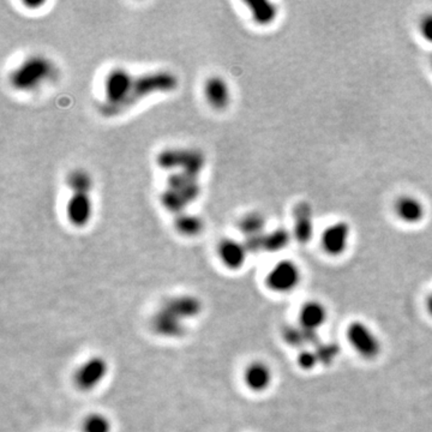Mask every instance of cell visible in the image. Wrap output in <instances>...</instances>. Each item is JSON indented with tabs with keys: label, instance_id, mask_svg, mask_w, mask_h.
Listing matches in <instances>:
<instances>
[{
	"label": "cell",
	"instance_id": "6da1fadb",
	"mask_svg": "<svg viewBox=\"0 0 432 432\" xmlns=\"http://www.w3.org/2000/svg\"><path fill=\"white\" fill-rule=\"evenodd\" d=\"M178 84H179V79L171 71H152L148 74L135 76L130 93L123 105L120 106L118 115L129 111L142 100L147 99L152 95L161 94V93L166 94V93L176 91Z\"/></svg>",
	"mask_w": 432,
	"mask_h": 432
},
{
	"label": "cell",
	"instance_id": "7a4b0ae2",
	"mask_svg": "<svg viewBox=\"0 0 432 432\" xmlns=\"http://www.w3.org/2000/svg\"><path fill=\"white\" fill-rule=\"evenodd\" d=\"M55 66L44 55H30L10 74V84L23 93L37 91L54 76Z\"/></svg>",
	"mask_w": 432,
	"mask_h": 432
},
{
	"label": "cell",
	"instance_id": "3957f363",
	"mask_svg": "<svg viewBox=\"0 0 432 432\" xmlns=\"http://www.w3.org/2000/svg\"><path fill=\"white\" fill-rule=\"evenodd\" d=\"M133 74L124 67H114L108 72L103 82V100L100 103L99 111L105 117H117L119 108L128 98Z\"/></svg>",
	"mask_w": 432,
	"mask_h": 432
},
{
	"label": "cell",
	"instance_id": "277c9868",
	"mask_svg": "<svg viewBox=\"0 0 432 432\" xmlns=\"http://www.w3.org/2000/svg\"><path fill=\"white\" fill-rule=\"evenodd\" d=\"M157 164L166 171L178 169L198 178L206 166V157L197 149L169 148L157 155Z\"/></svg>",
	"mask_w": 432,
	"mask_h": 432
},
{
	"label": "cell",
	"instance_id": "5b68a950",
	"mask_svg": "<svg viewBox=\"0 0 432 432\" xmlns=\"http://www.w3.org/2000/svg\"><path fill=\"white\" fill-rule=\"evenodd\" d=\"M108 370L110 365L103 357L94 355L86 359L72 374L74 387L81 391H94L106 379Z\"/></svg>",
	"mask_w": 432,
	"mask_h": 432
},
{
	"label": "cell",
	"instance_id": "8992f818",
	"mask_svg": "<svg viewBox=\"0 0 432 432\" xmlns=\"http://www.w3.org/2000/svg\"><path fill=\"white\" fill-rule=\"evenodd\" d=\"M347 339L352 348L367 360L377 358L382 351L379 336L364 322H352L347 328Z\"/></svg>",
	"mask_w": 432,
	"mask_h": 432
},
{
	"label": "cell",
	"instance_id": "52a82bcc",
	"mask_svg": "<svg viewBox=\"0 0 432 432\" xmlns=\"http://www.w3.org/2000/svg\"><path fill=\"white\" fill-rule=\"evenodd\" d=\"M301 281V268L289 259L280 261L268 272L266 277L267 287L276 293H289L294 291Z\"/></svg>",
	"mask_w": 432,
	"mask_h": 432
},
{
	"label": "cell",
	"instance_id": "ba28073f",
	"mask_svg": "<svg viewBox=\"0 0 432 432\" xmlns=\"http://www.w3.org/2000/svg\"><path fill=\"white\" fill-rule=\"evenodd\" d=\"M351 239V227L346 221H338L327 227L321 235V245L327 255L338 257L345 254Z\"/></svg>",
	"mask_w": 432,
	"mask_h": 432
},
{
	"label": "cell",
	"instance_id": "9c48e42d",
	"mask_svg": "<svg viewBox=\"0 0 432 432\" xmlns=\"http://www.w3.org/2000/svg\"><path fill=\"white\" fill-rule=\"evenodd\" d=\"M243 381L252 393H263L272 386V367L262 360H254L244 369Z\"/></svg>",
	"mask_w": 432,
	"mask_h": 432
},
{
	"label": "cell",
	"instance_id": "30bf717a",
	"mask_svg": "<svg viewBox=\"0 0 432 432\" xmlns=\"http://www.w3.org/2000/svg\"><path fill=\"white\" fill-rule=\"evenodd\" d=\"M93 216V202L89 194H72L66 204V218L72 226L86 227Z\"/></svg>",
	"mask_w": 432,
	"mask_h": 432
},
{
	"label": "cell",
	"instance_id": "8fae6325",
	"mask_svg": "<svg viewBox=\"0 0 432 432\" xmlns=\"http://www.w3.org/2000/svg\"><path fill=\"white\" fill-rule=\"evenodd\" d=\"M245 243L235 239H223L218 245V256L220 262L230 270H238L243 267L247 258Z\"/></svg>",
	"mask_w": 432,
	"mask_h": 432
},
{
	"label": "cell",
	"instance_id": "7c38bea8",
	"mask_svg": "<svg viewBox=\"0 0 432 432\" xmlns=\"http://www.w3.org/2000/svg\"><path fill=\"white\" fill-rule=\"evenodd\" d=\"M313 213L309 203L301 202L293 210V235L301 244L310 243L313 235Z\"/></svg>",
	"mask_w": 432,
	"mask_h": 432
},
{
	"label": "cell",
	"instance_id": "4fadbf2b",
	"mask_svg": "<svg viewBox=\"0 0 432 432\" xmlns=\"http://www.w3.org/2000/svg\"><path fill=\"white\" fill-rule=\"evenodd\" d=\"M394 211L402 223L408 225L421 223L426 214L424 203L412 195L400 196L394 203Z\"/></svg>",
	"mask_w": 432,
	"mask_h": 432
},
{
	"label": "cell",
	"instance_id": "5bb4252c",
	"mask_svg": "<svg viewBox=\"0 0 432 432\" xmlns=\"http://www.w3.org/2000/svg\"><path fill=\"white\" fill-rule=\"evenodd\" d=\"M204 96L210 107L223 111L230 106V91L226 79L220 76H211L204 84Z\"/></svg>",
	"mask_w": 432,
	"mask_h": 432
},
{
	"label": "cell",
	"instance_id": "9a60e30c",
	"mask_svg": "<svg viewBox=\"0 0 432 432\" xmlns=\"http://www.w3.org/2000/svg\"><path fill=\"white\" fill-rule=\"evenodd\" d=\"M328 313L325 305L317 301H306L299 311L301 325L308 332H315L325 325Z\"/></svg>",
	"mask_w": 432,
	"mask_h": 432
},
{
	"label": "cell",
	"instance_id": "2e32d148",
	"mask_svg": "<svg viewBox=\"0 0 432 432\" xmlns=\"http://www.w3.org/2000/svg\"><path fill=\"white\" fill-rule=\"evenodd\" d=\"M247 5L251 15L252 21L262 27L272 25L279 15V10L275 3L269 0H251L247 1Z\"/></svg>",
	"mask_w": 432,
	"mask_h": 432
},
{
	"label": "cell",
	"instance_id": "e0dca14e",
	"mask_svg": "<svg viewBox=\"0 0 432 432\" xmlns=\"http://www.w3.org/2000/svg\"><path fill=\"white\" fill-rule=\"evenodd\" d=\"M174 228L178 233L184 237H196L201 235L204 228V223L199 216L189 213H181L174 218Z\"/></svg>",
	"mask_w": 432,
	"mask_h": 432
},
{
	"label": "cell",
	"instance_id": "ac0fdd59",
	"mask_svg": "<svg viewBox=\"0 0 432 432\" xmlns=\"http://www.w3.org/2000/svg\"><path fill=\"white\" fill-rule=\"evenodd\" d=\"M239 230L247 238L263 235L266 227V218L263 215L257 211L247 213L239 220Z\"/></svg>",
	"mask_w": 432,
	"mask_h": 432
},
{
	"label": "cell",
	"instance_id": "d6986e66",
	"mask_svg": "<svg viewBox=\"0 0 432 432\" xmlns=\"http://www.w3.org/2000/svg\"><path fill=\"white\" fill-rule=\"evenodd\" d=\"M291 240V235L286 228H276V230L264 233L262 237V249L264 251L279 252L287 247Z\"/></svg>",
	"mask_w": 432,
	"mask_h": 432
},
{
	"label": "cell",
	"instance_id": "ffe728a7",
	"mask_svg": "<svg viewBox=\"0 0 432 432\" xmlns=\"http://www.w3.org/2000/svg\"><path fill=\"white\" fill-rule=\"evenodd\" d=\"M161 206L164 207L167 211L172 214L177 215L184 213L186 207L189 206V202L186 201L185 197L177 191V190L167 189L162 191L160 196Z\"/></svg>",
	"mask_w": 432,
	"mask_h": 432
},
{
	"label": "cell",
	"instance_id": "44dd1931",
	"mask_svg": "<svg viewBox=\"0 0 432 432\" xmlns=\"http://www.w3.org/2000/svg\"><path fill=\"white\" fill-rule=\"evenodd\" d=\"M66 185L72 194H89L93 189V179L91 174L83 169H74L66 178Z\"/></svg>",
	"mask_w": 432,
	"mask_h": 432
},
{
	"label": "cell",
	"instance_id": "7402d4cb",
	"mask_svg": "<svg viewBox=\"0 0 432 432\" xmlns=\"http://www.w3.org/2000/svg\"><path fill=\"white\" fill-rule=\"evenodd\" d=\"M113 425L110 418L103 413L95 412L84 417L81 423L82 432H112Z\"/></svg>",
	"mask_w": 432,
	"mask_h": 432
},
{
	"label": "cell",
	"instance_id": "603a6c76",
	"mask_svg": "<svg viewBox=\"0 0 432 432\" xmlns=\"http://www.w3.org/2000/svg\"><path fill=\"white\" fill-rule=\"evenodd\" d=\"M418 29L425 41L432 45V13H426L420 18Z\"/></svg>",
	"mask_w": 432,
	"mask_h": 432
},
{
	"label": "cell",
	"instance_id": "cb8c5ba5",
	"mask_svg": "<svg viewBox=\"0 0 432 432\" xmlns=\"http://www.w3.org/2000/svg\"><path fill=\"white\" fill-rule=\"evenodd\" d=\"M317 359H318V357H317L316 354L309 352V351H305V352H301L299 354L298 362L305 370H310V369H313L316 365Z\"/></svg>",
	"mask_w": 432,
	"mask_h": 432
},
{
	"label": "cell",
	"instance_id": "d4e9b609",
	"mask_svg": "<svg viewBox=\"0 0 432 432\" xmlns=\"http://www.w3.org/2000/svg\"><path fill=\"white\" fill-rule=\"evenodd\" d=\"M23 4H25V6H28V8H40V6L45 4V3H44V1H25Z\"/></svg>",
	"mask_w": 432,
	"mask_h": 432
},
{
	"label": "cell",
	"instance_id": "484cf974",
	"mask_svg": "<svg viewBox=\"0 0 432 432\" xmlns=\"http://www.w3.org/2000/svg\"><path fill=\"white\" fill-rule=\"evenodd\" d=\"M426 308H428V313L432 316V293L428 296V301H426Z\"/></svg>",
	"mask_w": 432,
	"mask_h": 432
},
{
	"label": "cell",
	"instance_id": "4316f807",
	"mask_svg": "<svg viewBox=\"0 0 432 432\" xmlns=\"http://www.w3.org/2000/svg\"><path fill=\"white\" fill-rule=\"evenodd\" d=\"M431 65H432V57H431Z\"/></svg>",
	"mask_w": 432,
	"mask_h": 432
}]
</instances>
